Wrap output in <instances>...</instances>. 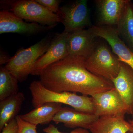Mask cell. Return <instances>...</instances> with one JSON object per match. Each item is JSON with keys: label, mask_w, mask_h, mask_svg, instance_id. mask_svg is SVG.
Returning <instances> with one entry per match:
<instances>
[{"label": "cell", "mask_w": 133, "mask_h": 133, "mask_svg": "<svg viewBox=\"0 0 133 133\" xmlns=\"http://www.w3.org/2000/svg\"><path fill=\"white\" fill-rule=\"evenodd\" d=\"M99 117L94 114L77 111L73 108L62 107L56 115L52 121L57 124L62 123L70 128H83L88 129L90 126Z\"/></svg>", "instance_id": "cell-13"}, {"label": "cell", "mask_w": 133, "mask_h": 133, "mask_svg": "<svg viewBox=\"0 0 133 133\" xmlns=\"http://www.w3.org/2000/svg\"><path fill=\"white\" fill-rule=\"evenodd\" d=\"M62 104L56 102L45 103L28 113L19 115L22 119L34 125H45L52 121L56 115L62 108Z\"/></svg>", "instance_id": "cell-16"}, {"label": "cell", "mask_w": 133, "mask_h": 133, "mask_svg": "<svg viewBox=\"0 0 133 133\" xmlns=\"http://www.w3.org/2000/svg\"><path fill=\"white\" fill-rule=\"evenodd\" d=\"M22 92L9 97L0 102V131L12 120L15 118L25 100Z\"/></svg>", "instance_id": "cell-17"}, {"label": "cell", "mask_w": 133, "mask_h": 133, "mask_svg": "<svg viewBox=\"0 0 133 133\" xmlns=\"http://www.w3.org/2000/svg\"><path fill=\"white\" fill-rule=\"evenodd\" d=\"M94 38L89 28L69 33L67 39L68 56L85 59L95 46Z\"/></svg>", "instance_id": "cell-11"}, {"label": "cell", "mask_w": 133, "mask_h": 133, "mask_svg": "<svg viewBox=\"0 0 133 133\" xmlns=\"http://www.w3.org/2000/svg\"><path fill=\"white\" fill-rule=\"evenodd\" d=\"M11 57L9 55L3 51H1L0 54V64L3 65V64H6L10 60Z\"/></svg>", "instance_id": "cell-24"}, {"label": "cell", "mask_w": 133, "mask_h": 133, "mask_svg": "<svg viewBox=\"0 0 133 133\" xmlns=\"http://www.w3.org/2000/svg\"><path fill=\"white\" fill-rule=\"evenodd\" d=\"M91 133H127L133 131V127L124 116L99 117L89 129Z\"/></svg>", "instance_id": "cell-15"}, {"label": "cell", "mask_w": 133, "mask_h": 133, "mask_svg": "<svg viewBox=\"0 0 133 133\" xmlns=\"http://www.w3.org/2000/svg\"><path fill=\"white\" fill-rule=\"evenodd\" d=\"M19 127L16 118L12 120L4 127L1 133H17Z\"/></svg>", "instance_id": "cell-23"}, {"label": "cell", "mask_w": 133, "mask_h": 133, "mask_svg": "<svg viewBox=\"0 0 133 133\" xmlns=\"http://www.w3.org/2000/svg\"><path fill=\"white\" fill-rule=\"evenodd\" d=\"M9 7L12 13L27 21L53 27L60 22L57 14L50 12L35 0L9 1Z\"/></svg>", "instance_id": "cell-5"}, {"label": "cell", "mask_w": 133, "mask_h": 133, "mask_svg": "<svg viewBox=\"0 0 133 133\" xmlns=\"http://www.w3.org/2000/svg\"><path fill=\"white\" fill-rule=\"evenodd\" d=\"M121 62L106 44L95 43L85 64L91 73L112 82L118 75Z\"/></svg>", "instance_id": "cell-4"}, {"label": "cell", "mask_w": 133, "mask_h": 133, "mask_svg": "<svg viewBox=\"0 0 133 133\" xmlns=\"http://www.w3.org/2000/svg\"><path fill=\"white\" fill-rule=\"evenodd\" d=\"M15 118L19 127L17 133H37L36 131L37 126L25 121L19 115L17 116Z\"/></svg>", "instance_id": "cell-20"}, {"label": "cell", "mask_w": 133, "mask_h": 133, "mask_svg": "<svg viewBox=\"0 0 133 133\" xmlns=\"http://www.w3.org/2000/svg\"><path fill=\"white\" fill-rule=\"evenodd\" d=\"M131 124V125L133 127V119L130 120L129 121H128Z\"/></svg>", "instance_id": "cell-25"}, {"label": "cell", "mask_w": 133, "mask_h": 133, "mask_svg": "<svg viewBox=\"0 0 133 133\" xmlns=\"http://www.w3.org/2000/svg\"><path fill=\"white\" fill-rule=\"evenodd\" d=\"M57 15L64 26L65 32L70 33L91 27L86 0H77L60 7Z\"/></svg>", "instance_id": "cell-6"}, {"label": "cell", "mask_w": 133, "mask_h": 133, "mask_svg": "<svg viewBox=\"0 0 133 133\" xmlns=\"http://www.w3.org/2000/svg\"><path fill=\"white\" fill-rule=\"evenodd\" d=\"M68 34L63 31L55 35L48 50L37 60L30 74L39 76L50 65L68 56Z\"/></svg>", "instance_id": "cell-9"}, {"label": "cell", "mask_w": 133, "mask_h": 133, "mask_svg": "<svg viewBox=\"0 0 133 133\" xmlns=\"http://www.w3.org/2000/svg\"><path fill=\"white\" fill-rule=\"evenodd\" d=\"M121 38L133 52V4L128 0L116 28Z\"/></svg>", "instance_id": "cell-18"}, {"label": "cell", "mask_w": 133, "mask_h": 133, "mask_svg": "<svg viewBox=\"0 0 133 133\" xmlns=\"http://www.w3.org/2000/svg\"><path fill=\"white\" fill-rule=\"evenodd\" d=\"M35 1L50 12L57 14L59 11V4L62 2V1L59 0H35Z\"/></svg>", "instance_id": "cell-21"}, {"label": "cell", "mask_w": 133, "mask_h": 133, "mask_svg": "<svg viewBox=\"0 0 133 133\" xmlns=\"http://www.w3.org/2000/svg\"><path fill=\"white\" fill-rule=\"evenodd\" d=\"M112 83L127 107V114L133 115V69L121 62L118 75Z\"/></svg>", "instance_id": "cell-14"}, {"label": "cell", "mask_w": 133, "mask_h": 133, "mask_svg": "<svg viewBox=\"0 0 133 133\" xmlns=\"http://www.w3.org/2000/svg\"><path fill=\"white\" fill-rule=\"evenodd\" d=\"M95 108L94 114L99 117L124 116L127 114V105L115 88L91 96Z\"/></svg>", "instance_id": "cell-7"}, {"label": "cell", "mask_w": 133, "mask_h": 133, "mask_svg": "<svg viewBox=\"0 0 133 133\" xmlns=\"http://www.w3.org/2000/svg\"><path fill=\"white\" fill-rule=\"evenodd\" d=\"M53 26H44L35 23H27L7 10L0 12V34L15 33L32 35L49 30Z\"/></svg>", "instance_id": "cell-10"}, {"label": "cell", "mask_w": 133, "mask_h": 133, "mask_svg": "<svg viewBox=\"0 0 133 133\" xmlns=\"http://www.w3.org/2000/svg\"><path fill=\"white\" fill-rule=\"evenodd\" d=\"M127 133H133V131H129V132H128Z\"/></svg>", "instance_id": "cell-26"}, {"label": "cell", "mask_w": 133, "mask_h": 133, "mask_svg": "<svg viewBox=\"0 0 133 133\" xmlns=\"http://www.w3.org/2000/svg\"><path fill=\"white\" fill-rule=\"evenodd\" d=\"M18 80L5 66L0 67V101L16 94L19 92Z\"/></svg>", "instance_id": "cell-19"}, {"label": "cell", "mask_w": 133, "mask_h": 133, "mask_svg": "<svg viewBox=\"0 0 133 133\" xmlns=\"http://www.w3.org/2000/svg\"><path fill=\"white\" fill-rule=\"evenodd\" d=\"M89 29L94 37H101L106 41L111 48L113 53L119 60L133 69V52L121 38L116 28L92 26Z\"/></svg>", "instance_id": "cell-8"}, {"label": "cell", "mask_w": 133, "mask_h": 133, "mask_svg": "<svg viewBox=\"0 0 133 133\" xmlns=\"http://www.w3.org/2000/svg\"><path fill=\"white\" fill-rule=\"evenodd\" d=\"M52 38L47 36L28 48L18 50L5 68L19 82L25 81L37 60L48 50Z\"/></svg>", "instance_id": "cell-3"}, {"label": "cell", "mask_w": 133, "mask_h": 133, "mask_svg": "<svg viewBox=\"0 0 133 133\" xmlns=\"http://www.w3.org/2000/svg\"><path fill=\"white\" fill-rule=\"evenodd\" d=\"M85 60L84 58L68 56L45 69L39 76L40 81L52 91L79 92L91 97L114 88L111 81L89 71Z\"/></svg>", "instance_id": "cell-1"}, {"label": "cell", "mask_w": 133, "mask_h": 133, "mask_svg": "<svg viewBox=\"0 0 133 133\" xmlns=\"http://www.w3.org/2000/svg\"><path fill=\"white\" fill-rule=\"evenodd\" d=\"M29 90L34 108L45 103L54 102L68 105L77 111L94 114L95 108L91 97L79 95L69 92L52 91L46 89L40 81H33L30 85Z\"/></svg>", "instance_id": "cell-2"}, {"label": "cell", "mask_w": 133, "mask_h": 133, "mask_svg": "<svg viewBox=\"0 0 133 133\" xmlns=\"http://www.w3.org/2000/svg\"><path fill=\"white\" fill-rule=\"evenodd\" d=\"M128 0L95 1L98 15V26L114 27L119 24Z\"/></svg>", "instance_id": "cell-12"}, {"label": "cell", "mask_w": 133, "mask_h": 133, "mask_svg": "<svg viewBox=\"0 0 133 133\" xmlns=\"http://www.w3.org/2000/svg\"><path fill=\"white\" fill-rule=\"evenodd\" d=\"M43 131L45 133H64L58 131L57 128L54 125L50 124L48 127L43 129ZM69 133H90L87 129L83 128H77Z\"/></svg>", "instance_id": "cell-22"}]
</instances>
